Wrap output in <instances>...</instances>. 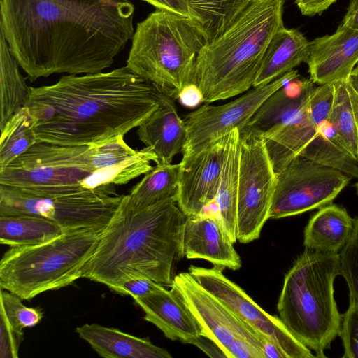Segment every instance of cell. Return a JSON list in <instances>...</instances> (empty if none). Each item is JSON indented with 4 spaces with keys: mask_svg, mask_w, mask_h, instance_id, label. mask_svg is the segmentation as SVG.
Listing matches in <instances>:
<instances>
[{
    "mask_svg": "<svg viewBox=\"0 0 358 358\" xmlns=\"http://www.w3.org/2000/svg\"><path fill=\"white\" fill-rule=\"evenodd\" d=\"M223 267L207 268L191 265L190 275L237 317L271 340L287 358H313V352L301 343L280 317L258 306L238 285L227 278Z\"/></svg>",
    "mask_w": 358,
    "mask_h": 358,
    "instance_id": "13",
    "label": "cell"
},
{
    "mask_svg": "<svg viewBox=\"0 0 358 358\" xmlns=\"http://www.w3.org/2000/svg\"><path fill=\"white\" fill-rule=\"evenodd\" d=\"M114 186L21 188L0 185V215L38 216L57 223L64 231L91 229L101 234L123 196Z\"/></svg>",
    "mask_w": 358,
    "mask_h": 358,
    "instance_id": "8",
    "label": "cell"
},
{
    "mask_svg": "<svg viewBox=\"0 0 358 358\" xmlns=\"http://www.w3.org/2000/svg\"><path fill=\"white\" fill-rule=\"evenodd\" d=\"M0 131V167L8 165L37 142L34 120L26 106L16 111Z\"/></svg>",
    "mask_w": 358,
    "mask_h": 358,
    "instance_id": "32",
    "label": "cell"
},
{
    "mask_svg": "<svg viewBox=\"0 0 358 358\" xmlns=\"http://www.w3.org/2000/svg\"><path fill=\"white\" fill-rule=\"evenodd\" d=\"M208 43L195 20L156 9L137 24L126 66L176 100L192 83L197 55Z\"/></svg>",
    "mask_w": 358,
    "mask_h": 358,
    "instance_id": "6",
    "label": "cell"
},
{
    "mask_svg": "<svg viewBox=\"0 0 358 358\" xmlns=\"http://www.w3.org/2000/svg\"><path fill=\"white\" fill-rule=\"evenodd\" d=\"M23 339V333H19L0 320V357L16 358Z\"/></svg>",
    "mask_w": 358,
    "mask_h": 358,
    "instance_id": "37",
    "label": "cell"
},
{
    "mask_svg": "<svg viewBox=\"0 0 358 358\" xmlns=\"http://www.w3.org/2000/svg\"><path fill=\"white\" fill-rule=\"evenodd\" d=\"M341 275L339 253L305 250L286 273L277 310L288 330L317 358L339 336L343 320L334 284Z\"/></svg>",
    "mask_w": 358,
    "mask_h": 358,
    "instance_id": "5",
    "label": "cell"
},
{
    "mask_svg": "<svg viewBox=\"0 0 358 358\" xmlns=\"http://www.w3.org/2000/svg\"><path fill=\"white\" fill-rule=\"evenodd\" d=\"M228 134L180 162L176 199L187 217L201 215L215 202Z\"/></svg>",
    "mask_w": 358,
    "mask_h": 358,
    "instance_id": "15",
    "label": "cell"
},
{
    "mask_svg": "<svg viewBox=\"0 0 358 358\" xmlns=\"http://www.w3.org/2000/svg\"><path fill=\"white\" fill-rule=\"evenodd\" d=\"M327 120L341 143L358 162V94L348 80L335 81Z\"/></svg>",
    "mask_w": 358,
    "mask_h": 358,
    "instance_id": "26",
    "label": "cell"
},
{
    "mask_svg": "<svg viewBox=\"0 0 358 358\" xmlns=\"http://www.w3.org/2000/svg\"><path fill=\"white\" fill-rule=\"evenodd\" d=\"M94 171L90 145L36 142L4 167L0 185L29 188L81 187Z\"/></svg>",
    "mask_w": 358,
    "mask_h": 358,
    "instance_id": "9",
    "label": "cell"
},
{
    "mask_svg": "<svg viewBox=\"0 0 358 358\" xmlns=\"http://www.w3.org/2000/svg\"><path fill=\"white\" fill-rule=\"evenodd\" d=\"M341 275L349 289V298L358 301V216L353 218L350 237L339 252Z\"/></svg>",
    "mask_w": 358,
    "mask_h": 358,
    "instance_id": "34",
    "label": "cell"
},
{
    "mask_svg": "<svg viewBox=\"0 0 358 358\" xmlns=\"http://www.w3.org/2000/svg\"><path fill=\"white\" fill-rule=\"evenodd\" d=\"M180 163L156 164L129 194L136 208H143L175 196L178 192Z\"/></svg>",
    "mask_w": 358,
    "mask_h": 358,
    "instance_id": "30",
    "label": "cell"
},
{
    "mask_svg": "<svg viewBox=\"0 0 358 358\" xmlns=\"http://www.w3.org/2000/svg\"><path fill=\"white\" fill-rule=\"evenodd\" d=\"M164 286L143 277H133L119 281L109 288L121 294L129 295L132 298L143 296L157 292Z\"/></svg>",
    "mask_w": 358,
    "mask_h": 358,
    "instance_id": "36",
    "label": "cell"
},
{
    "mask_svg": "<svg viewBox=\"0 0 358 358\" xmlns=\"http://www.w3.org/2000/svg\"><path fill=\"white\" fill-rule=\"evenodd\" d=\"M64 232L59 224L42 217L0 215V243L10 248L43 243Z\"/></svg>",
    "mask_w": 358,
    "mask_h": 358,
    "instance_id": "28",
    "label": "cell"
},
{
    "mask_svg": "<svg viewBox=\"0 0 358 358\" xmlns=\"http://www.w3.org/2000/svg\"><path fill=\"white\" fill-rule=\"evenodd\" d=\"M228 358H265L262 350L248 340L237 338L231 343Z\"/></svg>",
    "mask_w": 358,
    "mask_h": 358,
    "instance_id": "38",
    "label": "cell"
},
{
    "mask_svg": "<svg viewBox=\"0 0 358 358\" xmlns=\"http://www.w3.org/2000/svg\"><path fill=\"white\" fill-rule=\"evenodd\" d=\"M20 65L0 32V129L9 118L24 106L29 94Z\"/></svg>",
    "mask_w": 358,
    "mask_h": 358,
    "instance_id": "29",
    "label": "cell"
},
{
    "mask_svg": "<svg viewBox=\"0 0 358 358\" xmlns=\"http://www.w3.org/2000/svg\"><path fill=\"white\" fill-rule=\"evenodd\" d=\"M178 99L181 104L188 108H194L203 102V96L200 88L193 83L182 88Z\"/></svg>",
    "mask_w": 358,
    "mask_h": 358,
    "instance_id": "41",
    "label": "cell"
},
{
    "mask_svg": "<svg viewBox=\"0 0 358 358\" xmlns=\"http://www.w3.org/2000/svg\"><path fill=\"white\" fill-rule=\"evenodd\" d=\"M355 187H356V189H357V192L358 194V182L355 184Z\"/></svg>",
    "mask_w": 358,
    "mask_h": 358,
    "instance_id": "45",
    "label": "cell"
},
{
    "mask_svg": "<svg viewBox=\"0 0 358 358\" xmlns=\"http://www.w3.org/2000/svg\"><path fill=\"white\" fill-rule=\"evenodd\" d=\"M130 0H0V32L30 82L102 72L134 33Z\"/></svg>",
    "mask_w": 358,
    "mask_h": 358,
    "instance_id": "1",
    "label": "cell"
},
{
    "mask_svg": "<svg viewBox=\"0 0 358 358\" xmlns=\"http://www.w3.org/2000/svg\"><path fill=\"white\" fill-rule=\"evenodd\" d=\"M341 24L358 31V0L350 1Z\"/></svg>",
    "mask_w": 358,
    "mask_h": 358,
    "instance_id": "43",
    "label": "cell"
},
{
    "mask_svg": "<svg viewBox=\"0 0 358 358\" xmlns=\"http://www.w3.org/2000/svg\"><path fill=\"white\" fill-rule=\"evenodd\" d=\"M276 179L263 137L240 132L236 230L240 243L259 238L269 219Z\"/></svg>",
    "mask_w": 358,
    "mask_h": 358,
    "instance_id": "10",
    "label": "cell"
},
{
    "mask_svg": "<svg viewBox=\"0 0 358 358\" xmlns=\"http://www.w3.org/2000/svg\"><path fill=\"white\" fill-rule=\"evenodd\" d=\"M187 217L175 196L136 208L129 194H123L82 278L110 287L127 278L143 277L171 287L173 266L185 256Z\"/></svg>",
    "mask_w": 358,
    "mask_h": 358,
    "instance_id": "3",
    "label": "cell"
},
{
    "mask_svg": "<svg viewBox=\"0 0 358 358\" xmlns=\"http://www.w3.org/2000/svg\"><path fill=\"white\" fill-rule=\"evenodd\" d=\"M337 0H296L301 13L306 16L320 15Z\"/></svg>",
    "mask_w": 358,
    "mask_h": 358,
    "instance_id": "40",
    "label": "cell"
},
{
    "mask_svg": "<svg viewBox=\"0 0 358 358\" xmlns=\"http://www.w3.org/2000/svg\"><path fill=\"white\" fill-rule=\"evenodd\" d=\"M159 93L125 66L30 87L24 106L37 142L93 145L138 127L157 108Z\"/></svg>",
    "mask_w": 358,
    "mask_h": 358,
    "instance_id": "2",
    "label": "cell"
},
{
    "mask_svg": "<svg viewBox=\"0 0 358 358\" xmlns=\"http://www.w3.org/2000/svg\"><path fill=\"white\" fill-rule=\"evenodd\" d=\"M353 218L347 210L332 203L319 208L303 231L305 250L323 253H339L348 241Z\"/></svg>",
    "mask_w": 358,
    "mask_h": 358,
    "instance_id": "23",
    "label": "cell"
},
{
    "mask_svg": "<svg viewBox=\"0 0 358 358\" xmlns=\"http://www.w3.org/2000/svg\"><path fill=\"white\" fill-rule=\"evenodd\" d=\"M339 336L344 348L343 358H358V301L349 298V306L343 315Z\"/></svg>",
    "mask_w": 358,
    "mask_h": 358,
    "instance_id": "35",
    "label": "cell"
},
{
    "mask_svg": "<svg viewBox=\"0 0 358 358\" xmlns=\"http://www.w3.org/2000/svg\"><path fill=\"white\" fill-rule=\"evenodd\" d=\"M299 156L358 178V162L341 143L327 120L320 124L317 134Z\"/></svg>",
    "mask_w": 358,
    "mask_h": 358,
    "instance_id": "27",
    "label": "cell"
},
{
    "mask_svg": "<svg viewBox=\"0 0 358 358\" xmlns=\"http://www.w3.org/2000/svg\"><path fill=\"white\" fill-rule=\"evenodd\" d=\"M133 299L145 313L144 320L155 324L169 339L191 344L201 336L198 323L173 284L169 290L164 287Z\"/></svg>",
    "mask_w": 358,
    "mask_h": 358,
    "instance_id": "20",
    "label": "cell"
},
{
    "mask_svg": "<svg viewBox=\"0 0 358 358\" xmlns=\"http://www.w3.org/2000/svg\"><path fill=\"white\" fill-rule=\"evenodd\" d=\"M100 234L91 229L64 232L48 242L10 248L0 261L1 289L30 300L82 278Z\"/></svg>",
    "mask_w": 358,
    "mask_h": 358,
    "instance_id": "7",
    "label": "cell"
},
{
    "mask_svg": "<svg viewBox=\"0 0 358 358\" xmlns=\"http://www.w3.org/2000/svg\"><path fill=\"white\" fill-rule=\"evenodd\" d=\"M218 215L202 213L187 217L183 234V249L187 259H203L213 266L234 271L241 260Z\"/></svg>",
    "mask_w": 358,
    "mask_h": 358,
    "instance_id": "18",
    "label": "cell"
},
{
    "mask_svg": "<svg viewBox=\"0 0 358 358\" xmlns=\"http://www.w3.org/2000/svg\"><path fill=\"white\" fill-rule=\"evenodd\" d=\"M157 10H165L193 19L186 0H142Z\"/></svg>",
    "mask_w": 358,
    "mask_h": 358,
    "instance_id": "39",
    "label": "cell"
},
{
    "mask_svg": "<svg viewBox=\"0 0 358 358\" xmlns=\"http://www.w3.org/2000/svg\"><path fill=\"white\" fill-rule=\"evenodd\" d=\"M358 62V31L341 24L331 35L310 41L306 63L319 85L348 80Z\"/></svg>",
    "mask_w": 358,
    "mask_h": 358,
    "instance_id": "17",
    "label": "cell"
},
{
    "mask_svg": "<svg viewBox=\"0 0 358 358\" xmlns=\"http://www.w3.org/2000/svg\"><path fill=\"white\" fill-rule=\"evenodd\" d=\"M240 155V131L227 135L225 153L215 204L217 215L233 243L237 241V206Z\"/></svg>",
    "mask_w": 358,
    "mask_h": 358,
    "instance_id": "25",
    "label": "cell"
},
{
    "mask_svg": "<svg viewBox=\"0 0 358 358\" xmlns=\"http://www.w3.org/2000/svg\"><path fill=\"white\" fill-rule=\"evenodd\" d=\"M316 87L310 79H293L268 96L240 132L264 138L282 128L306 108Z\"/></svg>",
    "mask_w": 358,
    "mask_h": 358,
    "instance_id": "19",
    "label": "cell"
},
{
    "mask_svg": "<svg viewBox=\"0 0 358 358\" xmlns=\"http://www.w3.org/2000/svg\"><path fill=\"white\" fill-rule=\"evenodd\" d=\"M99 356L105 358H171L165 349L119 329L97 324H85L76 329Z\"/></svg>",
    "mask_w": 358,
    "mask_h": 358,
    "instance_id": "22",
    "label": "cell"
},
{
    "mask_svg": "<svg viewBox=\"0 0 358 358\" xmlns=\"http://www.w3.org/2000/svg\"><path fill=\"white\" fill-rule=\"evenodd\" d=\"M348 82L355 91L358 94V66L352 70L351 72Z\"/></svg>",
    "mask_w": 358,
    "mask_h": 358,
    "instance_id": "44",
    "label": "cell"
},
{
    "mask_svg": "<svg viewBox=\"0 0 358 358\" xmlns=\"http://www.w3.org/2000/svg\"><path fill=\"white\" fill-rule=\"evenodd\" d=\"M173 284L198 323L201 336L217 344L227 358L229 348L237 338H245L262 350L259 332L237 317L189 272L175 275Z\"/></svg>",
    "mask_w": 358,
    "mask_h": 358,
    "instance_id": "14",
    "label": "cell"
},
{
    "mask_svg": "<svg viewBox=\"0 0 358 358\" xmlns=\"http://www.w3.org/2000/svg\"><path fill=\"white\" fill-rule=\"evenodd\" d=\"M309 44L299 30L280 28L266 48L253 87L268 84L306 62Z\"/></svg>",
    "mask_w": 358,
    "mask_h": 358,
    "instance_id": "24",
    "label": "cell"
},
{
    "mask_svg": "<svg viewBox=\"0 0 358 358\" xmlns=\"http://www.w3.org/2000/svg\"><path fill=\"white\" fill-rule=\"evenodd\" d=\"M284 0H252L232 24L197 55L192 83L203 102L224 100L253 87L264 52L284 27Z\"/></svg>",
    "mask_w": 358,
    "mask_h": 358,
    "instance_id": "4",
    "label": "cell"
},
{
    "mask_svg": "<svg viewBox=\"0 0 358 358\" xmlns=\"http://www.w3.org/2000/svg\"><path fill=\"white\" fill-rule=\"evenodd\" d=\"M0 320L19 333L23 329L33 327L42 320L43 312L38 308L24 306L17 295L1 289Z\"/></svg>",
    "mask_w": 358,
    "mask_h": 358,
    "instance_id": "33",
    "label": "cell"
},
{
    "mask_svg": "<svg viewBox=\"0 0 358 358\" xmlns=\"http://www.w3.org/2000/svg\"><path fill=\"white\" fill-rule=\"evenodd\" d=\"M334 91L333 83L319 85L305 110L288 124L263 138L276 173L299 155L317 134L320 124L327 120Z\"/></svg>",
    "mask_w": 358,
    "mask_h": 358,
    "instance_id": "16",
    "label": "cell"
},
{
    "mask_svg": "<svg viewBox=\"0 0 358 358\" xmlns=\"http://www.w3.org/2000/svg\"><path fill=\"white\" fill-rule=\"evenodd\" d=\"M350 180L338 170L298 156L277 173L269 219L294 216L330 204Z\"/></svg>",
    "mask_w": 358,
    "mask_h": 358,
    "instance_id": "11",
    "label": "cell"
},
{
    "mask_svg": "<svg viewBox=\"0 0 358 358\" xmlns=\"http://www.w3.org/2000/svg\"><path fill=\"white\" fill-rule=\"evenodd\" d=\"M191 344L197 346L210 357H227L217 344L203 336L196 337L192 341Z\"/></svg>",
    "mask_w": 358,
    "mask_h": 358,
    "instance_id": "42",
    "label": "cell"
},
{
    "mask_svg": "<svg viewBox=\"0 0 358 358\" xmlns=\"http://www.w3.org/2000/svg\"><path fill=\"white\" fill-rule=\"evenodd\" d=\"M208 42L226 31L252 0H186Z\"/></svg>",
    "mask_w": 358,
    "mask_h": 358,
    "instance_id": "31",
    "label": "cell"
},
{
    "mask_svg": "<svg viewBox=\"0 0 358 358\" xmlns=\"http://www.w3.org/2000/svg\"><path fill=\"white\" fill-rule=\"evenodd\" d=\"M174 101L160 92L157 108L138 128L139 139L157 155V164H171L186 141V124Z\"/></svg>",
    "mask_w": 358,
    "mask_h": 358,
    "instance_id": "21",
    "label": "cell"
},
{
    "mask_svg": "<svg viewBox=\"0 0 358 358\" xmlns=\"http://www.w3.org/2000/svg\"><path fill=\"white\" fill-rule=\"evenodd\" d=\"M298 77V71L293 69L268 84L253 87L228 103L205 104L189 113L184 120L187 138L182 157L196 154L234 129L241 131L268 96Z\"/></svg>",
    "mask_w": 358,
    "mask_h": 358,
    "instance_id": "12",
    "label": "cell"
}]
</instances>
